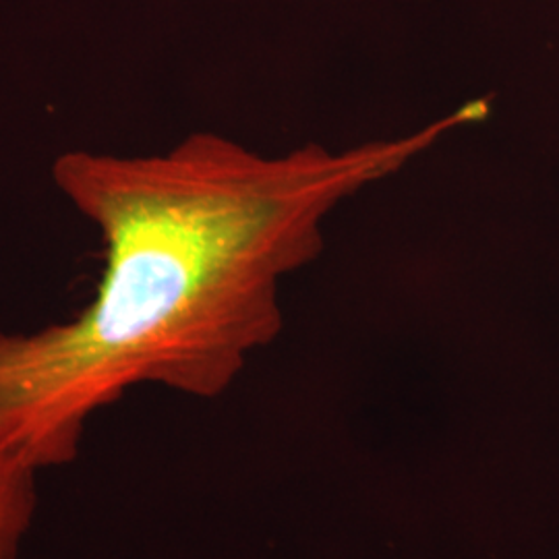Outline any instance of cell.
I'll use <instances>...</instances> for the list:
<instances>
[{"label":"cell","instance_id":"1","mask_svg":"<svg viewBox=\"0 0 559 559\" xmlns=\"http://www.w3.org/2000/svg\"><path fill=\"white\" fill-rule=\"evenodd\" d=\"M483 115L466 102L338 152L265 156L200 131L154 156L60 154L52 180L100 233L104 274L73 320L0 332V450L44 473L78 460L90 419L131 388L224 394L278 336L280 282L320 258L332 212Z\"/></svg>","mask_w":559,"mask_h":559}]
</instances>
